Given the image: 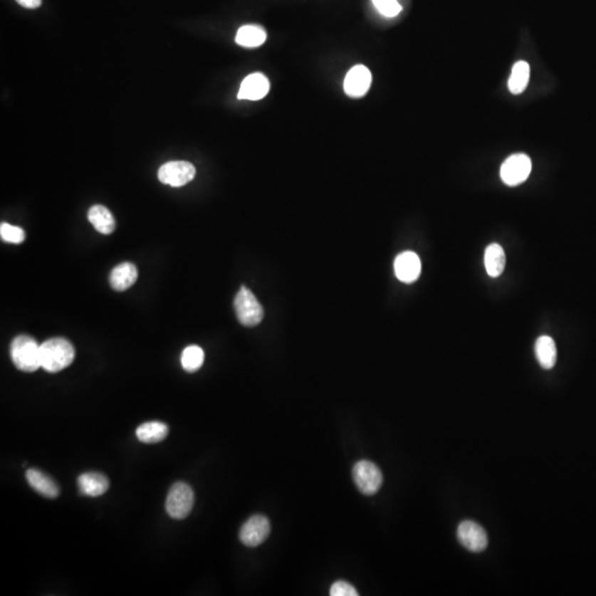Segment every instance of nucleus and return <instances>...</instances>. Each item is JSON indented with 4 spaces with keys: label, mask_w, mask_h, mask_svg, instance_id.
I'll return each instance as SVG.
<instances>
[{
    "label": "nucleus",
    "mask_w": 596,
    "mask_h": 596,
    "mask_svg": "<svg viewBox=\"0 0 596 596\" xmlns=\"http://www.w3.org/2000/svg\"><path fill=\"white\" fill-rule=\"evenodd\" d=\"M352 479L359 491L367 496H372L378 493L383 483L380 469L372 461H360L356 463L352 469Z\"/></svg>",
    "instance_id": "nucleus-5"
},
{
    "label": "nucleus",
    "mask_w": 596,
    "mask_h": 596,
    "mask_svg": "<svg viewBox=\"0 0 596 596\" xmlns=\"http://www.w3.org/2000/svg\"><path fill=\"white\" fill-rule=\"evenodd\" d=\"M372 4L385 17H397L402 11V6L397 0H372Z\"/></svg>",
    "instance_id": "nucleus-24"
},
{
    "label": "nucleus",
    "mask_w": 596,
    "mask_h": 596,
    "mask_svg": "<svg viewBox=\"0 0 596 596\" xmlns=\"http://www.w3.org/2000/svg\"><path fill=\"white\" fill-rule=\"evenodd\" d=\"M371 82L372 75L370 70L361 64L355 66L352 69L349 70L345 78V93L350 98H362L368 93Z\"/></svg>",
    "instance_id": "nucleus-10"
},
{
    "label": "nucleus",
    "mask_w": 596,
    "mask_h": 596,
    "mask_svg": "<svg viewBox=\"0 0 596 596\" xmlns=\"http://www.w3.org/2000/svg\"><path fill=\"white\" fill-rule=\"evenodd\" d=\"M266 31L258 25H246L236 32V42L244 48H258L266 41Z\"/></svg>",
    "instance_id": "nucleus-19"
},
{
    "label": "nucleus",
    "mask_w": 596,
    "mask_h": 596,
    "mask_svg": "<svg viewBox=\"0 0 596 596\" xmlns=\"http://www.w3.org/2000/svg\"><path fill=\"white\" fill-rule=\"evenodd\" d=\"M204 361V352L196 345L187 347L182 355V366L187 372H196L202 368Z\"/></svg>",
    "instance_id": "nucleus-22"
},
{
    "label": "nucleus",
    "mask_w": 596,
    "mask_h": 596,
    "mask_svg": "<svg viewBox=\"0 0 596 596\" xmlns=\"http://www.w3.org/2000/svg\"><path fill=\"white\" fill-rule=\"evenodd\" d=\"M28 483L40 495L47 498H57L60 493L59 486L47 474L39 469H30L26 473Z\"/></svg>",
    "instance_id": "nucleus-13"
},
{
    "label": "nucleus",
    "mask_w": 596,
    "mask_h": 596,
    "mask_svg": "<svg viewBox=\"0 0 596 596\" xmlns=\"http://www.w3.org/2000/svg\"><path fill=\"white\" fill-rule=\"evenodd\" d=\"M196 176V168L188 162H169L158 170V179L162 184L182 187L192 182Z\"/></svg>",
    "instance_id": "nucleus-7"
},
{
    "label": "nucleus",
    "mask_w": 596,
    "mask_h": 596,
    "mask_svg": "<svg viewBox=\"0 0 596 596\" xmlns=\"http://www.w3.org/2000/svg\"><path fill=\"white\" fill-rule=\"evenodd\" d=\"M535 357L543 369L553 368L557 362V346L551 337L541 336L535 341Z\"/></svg>",
    "instance_id": "nucleus-17"
},
{
    "label": "nucleus",
    "mask_w": 596,
    "mask_h": 596,
    "mask_svg": "<svg viewBox=\"0 0 596 596\" xmlns=\"http://www.w3.org/2000/svg\"><path fill=\"white\" fill-rule=\"evenodd\" d=\"M422 270V265H421V260L414 252L401 253L397 256L394 261V272L401 282L410 283L415 282L419 278Z\"/></svg>",
    "instance_id": "nucleus-11"
},
{
    "label": "nucleus",
    "mask_w": 596,
    "mask_h": 596,
    "mask_svg": "<svg viewBox=\"0 0 596 596\" xmlns=\"http://www.w3.org/2000/svg\"><path fill=\"white\" fill-rule=\"evenodd\" d=\"M80 493L88 497H98L108 491L110 488V481L103 474L91 473L82 474L78 479Z\"/></svg>",
    "instance_id": "nucleus-15"
},
{
    "label": "nucleus",
    "mask_w": 596,
    "mask_h": 596,
    "mask_svg": "<svg viewBox=\"0 0 596 596\" xmlns=\"http://www.w3.org/2000/svg\"><path fill=\"white\" fill-rule=\"evenodd\" d=\"M271 84L268 78L262 73H253L246 76L239 90V100L258 101L268 95Z\"/></svg>",
    "instance_id": "nucleus-12"
},
{
    "label": "nucleus",
    "mask_w": 596,
    "mask_h": 596,
    "mask_svg": "<svg viewBox=\"0 0 596 596\" xmlns=\"http://www.w3.org/2000/svg\"><path fill=\"white\" fill-rule=\"evenodd\" d=\"M138 278V271L132 263L125 262L117 265L110 272V284L113 290L124 292L135 284Z\"/></svg>",
    "instance_id": "nucleus-14"
},
{
    "label": "nucleus",
    "mask_w": 596,
    "mask_h": 596,
    "mask_svg": "<svg viewBox=\"0 0 596 596\" xmlns=\"http://www.w3.org/2000/svg\"><path fill=\"white\" fill-rule=\"evenodd\" d=\"M169 429L162 422H146L136 429V436L142 443L152 444L164 441L167 437Z\"/></svg>",
    "instance_id": "nucleus-20"
},
{
    "label": "nucleus",
    "mask_w": 596,
    "mask_h": 596,
    "mask_svg": "<svg viewBox=\"0 0 596 596\" xmlns=\"http://www.w3.org/2000/svg\"><path fill=\"white\" fill-rule=\"evenodd\" d=\"M530 80V66L526 61H518L513 64L508 88L511 93L518 95L523 93Z\"/></svg>",
    "instance_id": "nucleus-21"
},
{
    "label": "nucleus",
    "mask_w": 596,
    "mask_h": 596,
    "mask_svg": "<svg viewBox=\"0 0 596 596\" xmlns=\"http://www.w3.org/2000/svg\"><path fill=\"white\" fill-rule=\"evenodd\" d=\"M270 533L271 525L268 518L262 515L252 516L241 528V543L246 547H258L268 539Z\"/></svg>",
    "instance_id": "nucleus-8"
},
{
    "label": "nucleus",
    "mask_w": 596,
    "mask_h": 596,
    "mask_svg": "<svg viewBox=\"0 0 596 596\" xmlns=\"http://www.w3.org/2000/svg\"><path fill=\"white\" fill-rule=\"evenodd\" d=\"M0 236H1V240L5 241V242L20 244L25 241L26 234L25 231L19 226H11V224L3 222L0 226Z\"/></svg>",
    "instance_id": "nucleus-23"
},
{
    "label": "nucleus",
    "mask_w": 596,
    "mask_h": 596,
    "mask_svg": "<svg viewBox=\"0 0 596 596\" xmlns=\"http://www.w3.org/2000/svg\"><path fill=\"white\" fill-rule=\"evenodd\" d=\"M531 168H533V164L529 156L526 154L511 155L501 164V180L507 186H518L528 179Z\"/></svg>",
    "instance_id": "nucleus-6"
},
{
    "label": "nucleus",
    "mask_w": 596,
    "mask_h": 596,
    "mask_svg": "<svg viewBox=\"0 0 596 596\" xmlns=\"http://www.w3.org/2000/svg\"><path fill=\"white\" fill-rule=\"evenodd\" d=\"M194 503V495L192 487L188 483L179 481L174 483L169 489L166 501V511L170 517L182 521L192 513Z\"/></svg>",
    "instance_id": "nucleus-4"
},
{
    "label": "nucleus",
    "mask_w": 596,
    "mask_h": 596,
    "mask_svg": "<svg viewBox=\"0 0 596 596\" xmlns=\"http://www.w3.org/2000/svg\"><path fill=\"white\" fill-rule=\"evenodd\" d=\"M331 596H358V592L350 583L345 581L335 582L330 587Z\"/></svg>",
    "instance_id": "nucleus-25"
},
{
    "label": "nucleus",
    "mask_w": 596,
    "mask_h": 596,
    "mask_svg": "<svg viewBox=\"0 0 596 596\" xmlns=\"http://www.w3.org/2000/svg\"><path fill=\"white\" fill-rule=\"evenodd\" d=\"M22 7L28 8V9H35V8L40 7L42 4V0H16Z\"/></svg>",
    "instance_id": "nucleus-26"
},
{
    "label": "nucleus",
    "mask_w": 596,
    "mask_h": 596,
    "mask_svg": "<svg viewBox=\"0 0 596 596\" xmlns=\"http://www.w3.org/2000/svg\"><path fill=\"white\" fill-rule=\"evenodd\" d=\"M41 368L50 373L59 372L73 362L75 349L69 340L52 338L40 345Z\"/></svg>",
    "instance_id": "nucleus-1"
},
{
    "label": "nucleus",
    "mask_w": 596,
    "mask_h": 596,
    "mask_svg": "<svg viewBox=\"0 0 596 596\" xmlns=\"http://www.w3.org/2000/svg\"><path fill=\"white\" fill-rule=\"evenodd\" d=\"M485 268L491 278H498L503 274L506 265L503 249L497 243H491L485 251Z\"/></svg>",
    "instance_id": "nucleus-18"
},
{
    "label": "nucleus",
    "mask_w": 596,
    "mask_h": 596,
    "mask_svg": "<svg viewBox=\"0 0 596 596\" xmlns=\"http://www.w3.org/2000/svg\"><path fill=\"white\" fill-rule=\"evenodd\" d=\"M88 219L100 234L108 236L113 234L115 230L116 224L113 214L102 204L91 206L88 210Z\"/></svg>",
    "instance_id": "nucleus-16"
},
{
    "label": "nucleus",
    "mask_w": 596,
    "mask_h": 596,
    "mask_svg": "<svg viewBox=\"0 0 596 596\" xmlns=\"http://www.w3.org/2000/svg\"><path fill=\"white\" fill-rule=\"evenodd\" d=\"M10 356L14 365L20 371L35 372L41 368L40 345L27 335H20L14 339L10 346Z\"/></svg>",
    "instance_id": "nucleus-2"
},
{
    "label": "nucleus",
    "mask_w": 596,
    "mask_h": 596,
    "mask_svg": "<svg viewBox=\"0 0 596 596\" xmlns=\"http://www.w3.org/2000/svg\"><path fill=\"white\" fill-rule=\"evenodd\" d=\"M234 310L239 322L246 327L258 326L263 320L264 310L248 287L242 286L234 298Z\"/></svg>",
    "instance_id": "nucleus-3"
},
{
    "label": "nucleus",
    "mask_w": 596,
    "mask_h": 596,
    "mask_svg": "<svg viewBox=\"0 0 596 596\" xmlns=\"http://www.w3.org/2000/svg\"><path fill=\"white\" fill-rule=\"evenodd\" d=\"M459 543L471 552H481L488 545V538L483 527L474 521L461 523L457 529Z\"/></svg>",
    "instance_id": "nucleus-9"
}]
</instances>
